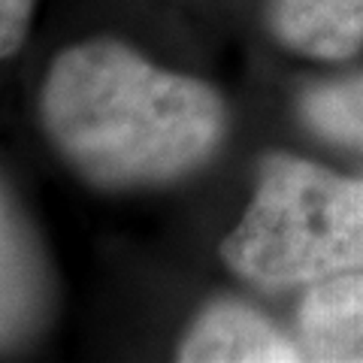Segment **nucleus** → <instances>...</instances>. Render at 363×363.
<instances>
[{
    "label": "nucleus",
    "instance_id": "6",
    "mask_svg": "<svg viewBox=\"0 0 363 363\" xmlns=\"http://www.w3.org/2000/svg\"><path fill=\"white\" fill-rule=\"evenodd\" d=\"M267 28L306 58L348 61L363 49V0H267Z\"/></svg>",
    "mask_w": 363,
    "mask_h": 363
},
{
    "label": "nucleus",
    "instance_id": "4",
    "mask_svg": "<svg viewBox=\"0 0 363 363\" xmlns=\"http://www.w3.org/2000/svg\"><path fill=\"white\" fill-rule=\"evenodd\" d=\"M185 363H279L303 360L291 333L252 303L221 297L206 303L176 348Z\"/></svg>",
    "mask_w": 363,
    "mask_h": 363
},
{
    "label": "nucleus",
    "instance_id": "7",
    "mask_svg": "<svg viewBox=\"0 0 363 363\" xmlns=\"http://www.w3.org/2000/svg\"><path fill=\"white\" fill-rule=\"evenodd\" d=\"M297 118L315 140L354 155L363 164V73L303 88Z\"/></svg>",
    "mask_w": 363,
    "mask_h": 363
},
{
    "label": "nucleus",
    "instance_id": "3",
    "mask_svg": "<svg viewBox=\"0 0 363 363\" xmlns=\"http://www.w3.org/2000/svg\"><path fill=\"white\" fill-rule=\"evenodd\" d=\"M52 315V260L13 188L0 179V354L33 345Z\"/></svg>",
    "mask_w": 363,
    "mask_h": 363
},
{
    "label": "nucleus",
    "instance_id": "8",
    "mask_svg": "<svg viewBox=\"0 0 363 363\" xmlns=\"http://www.w3.org/2000/svg\"><path fill=\"white\" fill-rule=\"evenodd\" d=\"M37 0H0V61L13 58L25 45Z\"/></svg>",
    "mask_w": 363,
    "mask_h": 363
},
{
    "label": "nucleus",
    "instance_id": "2",
    "mask_svg": "<svg viewBox=\"0 0 363 363\" xmlns=\"http://www.w3.org/2000/svg\"><path fill=\"white\" fill-rule=\"evenodd\" d=\"M224 267L264 291L363 269V176L269 152L252 200L221 242Z\"/></svg>",
    "mask_w": 363,
    "mask_h": 363
},
{
    "label": "nucleus",
    "instance_id": "1",
    "mask_svg": "<svg viewBox=\"0 0 363 363\" xmlns=\"http://www.w3.org/2000/svg\"><path fill=\"white\" fill-rule=\"evenodd\" d=\"M40 124L58 157L91 188H167L200 173L230 130L209 82L152 64L121 40H85L52 61Z\"/></svg>",
    "mask_w": 363,
    "mask_h": 363
},
{
    "label": "nucleus",
    "instance_id": "5",
    "mask_svg": "<svg viewBox=\"0 0 363 363\" xmlns=\"http://www.w3.org/2000/svg\"><path fill=\"white\" fill-rule=\"evenodd\" d=\"M294 339L303 360L363 363V269L306 288L297 306Z\"/></svg>",
    "mask_w": 363,
    "mask_h": 363
}]
</instances>
